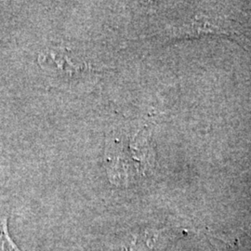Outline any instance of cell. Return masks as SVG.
<instances>
[{
    "label": "cell",
    "mask_w": 251,
    "mask_h": 251,
    "mask_svg": "<svg viewBox=\"0 0 251 251\" xmlns=\"http://www.w3.org/2000/svg\"><path fill=\"white\" fill-rule=\"evenodd\" d=\"M0 251H20L15 244L9 237L6 222H4L1 226L0 232Z\"/></svg>",
    "instance_id": "3957f363"
},
{
    "label": "cell",
    "mask_w": 251,
    "mask_h": 251,
    "mask_svg": "<svg viewBox=\"0 0 251 251\" xmlns=\"http://www.w3.org/2000/svg\"><path fill=\"white\" fill-rule=\"evenodd\" d=\"M214 242L210 243L212 245L213 251H250L251 250L247 247L241 245V241L239 239H235L233 242H226L224 241L223 239H218L214 237L213 238Z\"/></svg>",
    "instance_id": "7a4b0ae2"
},
{
    "label": "cell",
    "mask_w": 251,
    "mask_h": 251,
    "mask_svg": "<svg viewBox=\"0 0 251 251\" xmlns=\"http://www.w3.org/2000/svg\"><path fill=\"white\" fill-rule=\"evenodd\" d=\"M152 159V150L145 138L137 135L126 140L115 139L105 152L110 180L115 184H125L134 177L135 172L146 171Z\"/></svg>",
    "instance_id": "6da1fadb"
}]
</instances>
